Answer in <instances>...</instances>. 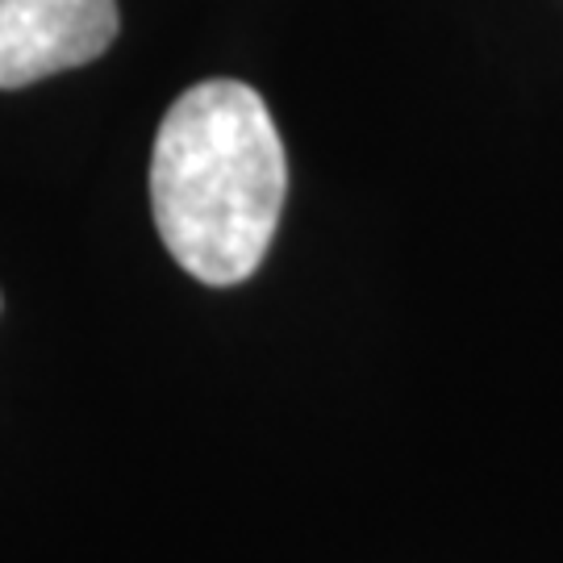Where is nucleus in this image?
<instances>
[{"instance_id":"obj_1","label":"nucleus","mask_w":563,"mask_h":563,"mask_svg":"<svg viewBox=\"0 0 563 563\" xmlns=\"http://www.w3.org/2000/svg\"><path fill=\"white\" fill-rule=\"evenodd\" d=\"M288 159L251 84L205 80L172 101L151 155V209L163 246L213 288L251 280L276 239Z\"/></svg>"},{"instance_id":"obj_2","label":"nucleus","mask_w":563,"mask_h":563,"mask_svg":"<svg viewBox=\"0 0 563 563\" xmlns=\"http://www.w3.org/2000/svg\"><path fill=\"white\" fill-rule=\"evenodd\" d=\"M118 25V0H0V88L101 59Z\"/></svg>"}]
</instances>
